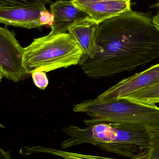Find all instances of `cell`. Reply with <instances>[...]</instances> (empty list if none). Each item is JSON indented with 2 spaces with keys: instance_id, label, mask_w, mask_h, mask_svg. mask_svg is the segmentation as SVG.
I'll use <instances>...</instances> for the list:
<instances>
[{
  "instance_id": "obj_2",
  "label": "cell",
  "mask_w": 159,
  "mask_h": 159,
  "mask_svg": "<svg viewBox=\"0 0 159 159\" xmlns=\"http://www.w3.org/2000/svg\"><path fill=\"white\" fill-rule=\"evenodd\" d=\"M62 131L69 137L61 143L62 149L89 143L130 159L149 148L153 142V138L144 129L120 123L101 122L84 129L70 126Z\"/></svg>"
},
{
  "instance_id": "obj_14",
  "label": "cell",
  "mask_w": 159,
  "mask_h": 159,
  "mask_svg": "<svg viewBox=\"0 0 159 159\" xmlns=\"http://www.w3.org/2000/svg\"><path fill=\"white\" fill-rule=\"evenodd\" d=\"M153 20L154 24L159 30V14H157V15L153 18Z\"/></svg>"
},
{
  "instance_id": "obj_5",
  "label": "cell",
  "mask_w": 159,
  "mask_h": 159,
  "mask_svg": "<svg viewBox=\"0 0 159 159\" xmlns=\"http://www.w3.org/2000/svg\"><path fill=\"white\" fill-rule=\"evenodd\" d=\"M50 0H0V23L25 29L51 27L54 16L46 5Z\"/></svg>"
},
{
  "instance_id": "obj_16",
  "label": "cell",
  "mask_w": 159,
  "mask_h": 159,
  "mask_svg": "<svg viewBox=\"0 0 159 159\" xmlns=\"http://www.w3.org/2000/svg\"><path fill=\"white\" fill-rule=\"evenodd\" d=\"M131 159H143L142 158L140 157H138V156H137V157H135Z\"/></svg>"
},
{
  "instance_id": "obj_9",
  "label": "cell",
  "mask_w": 159,
  "mask_h": 159,
  "mask_svg": "<svg viewBox=\"0 0 159 159\" xmlns=\"http://www.w3.org/2000/svg\"><path fill=\"white\" fill-rule=\"evenodd\" d=\"M90 16L91 20L100 24L131 9V0H72Z\"/></svg>"
},
{
  "instance_id": "obj_12",
  "label": "cell",
  "mask_w": 159,
  "mask_h": 159,
  "mask_svg": "<svg viewBox=\"0 0 159 159\" xmlns=\"http://www.w3.org/2000/svg\"><path fill=\"white\" fill-rule=\"evenodd\" d=\"M31 75L35 86L41 89H45L49 84L48 79L45 72L35 71Z\"/></svg>"
},
{
  "instance_id": "obj_10",
  "label": "cell",
  "mask_w": 159,
  "mask_h": 159,
  "mask_svg": "<svg viewBox=\"0 0 159 159\" xmlns=\"http://www.w3.org/2000/svg\"><path fill=\"white\" fill-rule=\"evenodd\" d=\"M99 24L93 20H86L75 24L68 30L69 33L83 51L84 56L82 58L92 59L97 54L102 52V48L96 42Z\"/></svg>"
},
{
  "instance_id": "obj_6",
  "label": "cell",
  "mask_w": 159,
  "mask_h": 159,
  "mask_svg": "<svg viewBox=\"0 0 159 159\" xmlns=\"http://www.w3.org/2000/svg\"><path fill=\"white\" fill-rule=\"evenodd\" d=\"M25 48L6 26L0 28V77L18 82L28 75L23 64Z\"/></svg>"
},
{
  "instance_id": "obj_8",
  "label": "cell",
  "mask_w": 159,
  "mask_h": 159,
  "mask_svg": "<svg viewBox=\"0 0 159 159\" xmlns=\"http://www.w3.org/2000/svg\"><path fill=\"white\" fill-rule=\"evenodd\" d=\"M50 12L54 16L49 34L66 33L69 28L77 23L91 20L90 16L74 4L72 0H59L50 5Z\"/></svg>"
},
{
  "instance_id": "obj_13",
  "label": "cell",
  "mask_w": 159,
  "mask_h": 159,
  "mask_svg": "<svg viewBox=\"0 0 159 159\" xmlns=\"http://www.w3.org/2000/svg\"><path fill=\"white\" fill-rule=\"evenodd\" d=\"M1 159H11L9 155H8V152L4 151L1 149Z\"/></svg>"
},
{
  "instance_id": "obj_1",
  "label": "cell",
  "mask_w": 159,
  "mask_h": 159,
  "mask_svg": "<svg viewBox=\"0 0 159 159\" xmlns=\"http://www.w3.org/2000/svg\"><path fill=\"white\" fill-rule=\"evenodd\" d=\"M96 42L102 52L78 64L92 79L130 72L159 58V30L143 12L131 9L101 22Z\"/></svg>"
},
{
  "instance_id": "obj_3",
  "label": "cell",
  "mask_w": 159,
  "mask_h": 159,
  "mask_svg": "<svg viewBox=\"0 0 159 159\" xmlns=\"http://www.w3.org/2000/svg\"><path fill=\"white\" fill-rule=\"evenodd\" d=\"M76 113L90 117L84 122L88 126L101 122H112L137 126L147 131L153 139L159 138V107L119 99L100 102L86 100L74 106Z\"/></svg>"
},
{
  "instance_id": "obj_15",
  "label": "cell",
  "mask_w": 159,
  "mask_h": 159,
  "mask_svg": "<svg viewBox=\"0 0 159 159\" xmlns=\"http://www.w3.org/2000/svg\"><path fill=\"white\" fill-rule=\"evenodd\" d=\"M157 7L158 8V12L157 14H159V0H158L157 3Z\"/></svg>"
},
{
  "instance_id": "obj_11",
  "label": "cell",
  "mask_w": 159,
  "mask_h": 159,
  "mask_svg": "<svg viewBox=\"0 0 159 159\" xmlns=\"http://www.w3.org/2000/svg\"><path fill=\"white\" fill-rule=\"evenodd\" d=\"M58 155L59 157L64 159H117L103 156H92L75 152H67L61 150L58 151Z\"/></svg>"
},
{
  "instance_id": "obj_4",
  "label": "cell",
  "mask_w": 159,
  "mask_h": 159,
  "mask_svg": "<svg viewBox=\"0 0 159 159\" xmlns=\"http://www.w3.org/2000/svg\"><path fill=\"white\" fill-rule=\"evenodd\" d=\"M84 53L69 33L48 35L35 39L25 48L23 64L28 74L48 72L79 64Z\"/></svg>"
},
{
  "instance_id": "obj_7",
  "label": "cell",
  "mask_w": 159,
  "mask_h": 159,
  "mask_svg": "<svg viewBox=\"0 0 159 159\" xmlns=\"http://www.w3.org/2000/svg\"><path fill=\"white\" fill-rule=\"evenodd\" d=\"M159 82V63L120 80L96 98L100 102L118 100Z\"/></svg>"
}]
</instances>
